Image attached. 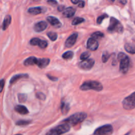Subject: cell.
Returning a JSON list of instances; mask_svg holds the SVG:
<instances>
[{
    "instance_id": "cell-1",
    "label": "cell",
    "mask_w": 135,
    "mask_h": 135,
    "mask_svg": "<svg viewBox=\"0 0 135 135\" xmlns=\"http://www.w3.org/2000/svg\"><path fill=\"white\" fill-rule=\"evenodd\" d=\"M86 113H84V112H79V113H75V114L69 117L68 118L63 120V123L74 126V125H76L80 123L83 122L84 119H86Z\"/></svg>"
},
{
    "instance_id": "cell-2",
    "label": "cell",
    "mask_w": 135,
    "mask_h": 135,
    "mask_svg": "<svg viewBox=\"0 0 135 135\" xmlns=\"http://www.w3.org/2000/svg\"><path fill=\"white\" fill-rule=\"evenodd\" d=\"M80 89L83 91L89 90H93L100 92L103 89L102 84L98 81L95 80H88L83 83V84L80 86Z\"/></svg>"
},
{
    "instance_id": "cell-3",
    "label": "cell",
    "mask_w": 135,
    "mask_h": 135,
    "mask_svg": "<svg viewBox=\"0 0 135 135\" xmlns=\"http://www.w3.org/2000/svg\"><path fill=\"white\" fill-rule=\"evenodd\" d=\"M70 129V125L63 123V124L58 125L49 131L46 135H61L69 131Z\"/></svg>"
},
{
    "instance_id": "cell-4",
    "label": "cell",
    "mask_w": 135,
    "mask_h": 135,
    "mask_svg": "<svg viewBox=\"0 0 135 135\" xmlns=\"http://www.w3.org/2000/svg\"><path fill=\"white\" fill-rule=\"evenodd\" d=\"M108 31L111 33H122L123 31V26L121 22L114 17H112L109 21V25L108 28Z\"/></svg>"
},
{
    "instance_id": "cell-5",
    "label": "cell",
    "mask_w": 135,
    "mask_h": 135,
    "mask_svg": "<svg viewBox=\"0 0 135 135\" xmlns=\"http://www.w3.org/2000/svg\"><path fill=\"white\" fill-rule=\"evenodd\" d=\"M123 107L126 110H132L135 108V92L125 98L122 102Z\"/></svg>"
},
{
    "instance_id": "cell-6",
    "label": "cell",
    "mask_w": 135,
    "mask_h": 135,
    "mask_svg": "<svg viewBox=\"0 0 135 135\" xmlns=\"http://www.w3.org/2000/svg\"><path fill=\"white\" fill-rule=\"evenodd\" d=\"M113 127L111 125H105L96 129L94 133V135H111L113 133Z\"/></svg>"
},
{
    "instance_id": "cell-7",
    "label": "cell",
    "mask_w": 135,
    "mask_h": 135,
    "mask_svg": "<svg viewBox=\"0 0 135 135\" xmlns=\"http://www.w3.org/2000/svg\"><path fill=\"white\" fill-rule=\"evenodd\" d=\"M129 64H130V59L128 57V56H127L124 59H121L120 61V72L123 74L127 73L128 72V70H129Z\"/></svg>"
},
{
    "instance_id": "cell-8",
    "label": "cell",
    "mask_w": 135,
    "mask_h": 135,
    "mask_svg": "<svg viewBox=\"0 0 135 135\" xmlns=\"http://www.w3.org/2000/svg\"><path fill=\"white\" fill-rule=\"evenodd\" d=\"M94 60L92 59H88L83 60L79 63V66L80 69L83 70H90L93 67L94 65Z\"/></svg>"
},
{
    "instance_id": "cell-9",
    "label": "cell",
    "mask_w": 135,
    "mask_h": 135,
    "mask_svg": "<svg viewBox=\"0 0 135 135\" xmlns=\"http://www.w3.org/2000/svg\"><path fill=\"white\" fill-rule=\"evenodd\" d=\"M30 44L32 46H38L40 48H46L47 46V42L46 41L42 40L38 38H34L30 40Z\"/></svg>"
},
{
    "instance_id": "cell-10",
    "label": "cell",
    "mask_w": 135,
    "mask_h": 135,
    "mask_svg": "<svg viewBox=\"0 0 135 135\" xmlns=\"http://www.w3.org/2000/svg\"><path fill=\"white\" fill-rule=\"evenodd\" d=\"M99 43L97 40L94 38H90L88 40L87 42V48L91 51H96L98 48Z\"/></svg>"
},
{
    "instance_id": "cell-11",
    "label": "cell",
    "mask_w": 135,
    "mask_h": 135,
    "mask_svg": "<svg viewBox=\"0 0 135 135\" xmlns=\"http://www.w3.org/2000/svg\"><path fill=\"white\" fill-rule=\"evenodd\" d=\"M77 37H78V34L77 33H73V34H71L69 37L66 40L65 44V46L67 47H71L74 44H75L76 42V39H77Z\"/></svg>"
},
{
    "instance_id": "cell-12",
    "label": "cell",
    "mask_w": 135,
    "mask_h": 135,
    "mask_svg": "<svg viewBox=\"0 0 135 135\" xmlns=\"http://www.w3.org/2000/svg\"><path fill=\"white\" fill-rule=\"evenodd\" d=\"M47 26V22H45V21H40V22H38L34 25V30L36 32H43L44 30H46Z\"/></svg>"
},
{
    "instance_id": "cell-13",
    "label": "cell",
    "mask_w": 135,
    "mask_h": 135,
    "mask_svg": "<svg viewBox=\"0 0 135 135\" xmlns=\"http://www.w3.org/2000/svg\"><path fill=\"white\" fill-rule=\"evenodd\" d=\"M47 22L50 24H51L52 26H55L56 28H59L61 26V23L60 21H59L58 18H57L56 17H52V16H50V17H47Z\"/></svg>"
},
{
    "instance_id": "cell-14",
    "label": "cell",
    "mask_w": 135,
    "mask_h": 135,
    "mask_svg": "<svg viewBox=\"0 0 135 135\" xmlns=\"http://www.w3.org/2000/svg\"><path fill=\"white\" fill-rule=\"evenodd\" d=\"M75 12H76V9L72 7H70L67 8L63 11V15L67 18H71V17H73Z\"/></svg>"
},
{
    "instance_id": "cell-15",
    "label": "cell",
    "mask_w": 135,
    "mask_h": 135,
    "mask_svg": "<svg viewBox=\"0 0 135 135\" xmlns=\"http://www.w3.org/2000/svg\"><path fill=\"white\" fill-rule=\"evenodd\" d=\"M50 59L47 58H42V59H38V62H37V65L38 67L40 69L45 68L47 67L50 63Z\"/></svg>"
},
{
    "instance_id": "cell-16",
    "label": "cell",
    "mask_w": 135,
    "mask_h": 135,
    "mask_svg": "<svg viewBox=\"0 0 135 135\" xmlns=\"http://www.w3.org/2000/svg\"><path fill=\"white\" fill-rule=\"evenodd\" d=\"M15 110L21 115H26L28 113V110L25 106L22 105H17L15 107Z\"/></svg>"
},
{
    "instance_id": "cell-17",
    "label": "cell",
    "mask_w": 135,
    "mask_h": 135,
    "mask_svg": "<svg viewBox=\"0 0 135 135\" xmlns=\"http://www.w3.org/2000/svg\"><path fill=\"white\" fill-rule=\"evenodd\" d=\"M37 62H38V58L34 56H31L29 57L24 61V65L25 66L34 65H37Z\"/></svg>"
},
{
    "instance_id": "cell-18",
    "label": "cell",
    "mask_w": 135,
    "mask_h": 135,
    "mask_svg": "<svg viewBox=\"0 0 135 135\" xmlns=\"http://www.w3.org/2000/svg\"><path fill=\"white\" fill-rule=\"evenodd\" d=\"M28 12L30 14L36 15H38L40 14V13H44V11L43 7H36L30 8V9L28 10Z\"/></svg>"
},
{
    "instance_id": "cell-19",
    "label": "cell",
    "mask_w": 135,
    "mask_h": 135,
    "mask_svg": "<svg viewBox=\"0 0 135 135\" xmlns=\"http://www.w3.org/2000/svg\"><path fill=\"white\" fill-rule=\"evenodd\" d=\"M28 77V75L27 74H18V75H16L15 76H13V77L11 78L10 80V84H14L15 83H16L17 81H18L19 79H27Z\"/></svg>"
},
{
    "instance_id": "cell-20",
    "label": "cell",
    "mask_w": 135,
    "mask_h": 135,
    "mask_svg": "<svg viewBox=\"0 0 135 135\" xmlns=\"http://www.w3.org/2000/svg\"><path fill=\"white\" fill-rule=\"evenodd\" d=\"M11 22V17L10 15H7L6 17H5L4 18L3 22V25H2V30H5L8 27H9V25Z\"/></svg>"
},
{
    "instance_id": "cell-21",
    "label": "cell",
    "mask_w": 135,
    "mask_h": 135,
    "mask_svg": "<svg viewBox=\"0 0 135 135\" xmlns=\"http://www.w3.org/2000/svg\"><path fill=\"white\" fill-rule=\"evenodd\" d=\"M125 50L131 54H135V45L131 43H127L125 45Z\"/></svg>"
},
{
    "instance_id": "cell-22",
    "label": "cell",
    "mask_w": 135,
    "mask_h": 135,
    "mask_svg": "<svg viewBox=\"0 0 135 135\" xmlns=\"http://www.w3.org/2000/svg\"><path fill=\"white\" fill-rule=\"evenodd\" d=\"M61 113L63 115H66L69 112L70 109L69 104H67V103H62L61 107Z\"/></svg>"
},
{
    "instance_id": "cell-23",
    "label": "cell",
    "mask_w": 135,
    "mask_h": 135,
    "mask_svg": "<svg viewBox=\"0 0 135 135\" xmlns=\"http://www.w3.org/2000/svg\"><path fill=\"white\" fill-rule=\"evenodd\" d=\"M73 52L71 51H68L67 52L64 53V54L62 55V57L64 59H72L73 57Z\"/></svg>"
},
{
    "instance_id": "cell-24",
    "label": "cell",
    "mask_w": 135,
    "mask_h": 135,
    "mask_svg": "<svg viewBox=\"0 0 135 135\" xmlns=\"http://www.w3.org/2000/svg\"><path fill=\"white\" fill-rule=\"evenodd\" d=\"M30 123H31V121H28V120H19L16 122V125L18 126H25Z\"/></svg>"
},
{
    "instance_id": "cell-25",
    "label": "cell",
    "mask_w": 135,
    "mask_h": 135,
    "mask_svg": "<svg viewBox=\"0 0 135 135\" xmlns=\"http://www.w3.org/2000/svg\"><path fill=\"white\" fill-rule=\"evenodd\" d=\"M47 35L51 41H55L57 38V34L54 32H50L47 33Z\"/></svg>"
},
{
    "instance_id": "cell-26",
    "label": "cell",
    "mask_w": 135,
    "mask_h": 135,
    "mask_svg": "<svg viewBox=\"0 0 135 135\" xmlns=\"http://www.w3.org/2000/svg\"><path fill=\"white\" fill-rule=\"evenodd\" d=\"M84 21V19L83 18H80V17H76L73 19V21H72V25H77L79 24L82 23Z\"/></svg>"
},
{
    "instance_id": "cell-27",
    "label": "cell",
    "mask_w": 135,
    "mask_h": 135,
    "mask_svg": "<svg viewBox=\"0 0 135 135\" xmlns=\"http://www.w3.org/2000/svg\"><path fill=\"white\" fill-rule=\"evenodd\" d=\"M91 36H92V38H95L96 40L100 39V38L104 37V34L102 32H96L93 33Z\"/></svg>"
},
{
    "instance_id": "cell-28",
    "label": "cell",
    "mask_w": 135,
    "mask_h": 135,
    "mask_svg": "<svg viewBox=\"0 0 135 135\" xmlns=\"http://www.w3.org/2000/svg\"><path fill=\"white\" fill-rule=\"evenodd\" d=\"M26 98H27V96L25 94H19L18 95V102L20 103H24L26 101Z\"/></svg>"
},
{
    "instance_id": "cell-29",
    "label": "cell",
    "mask_w": 135,
    "mask_h": 135,
    "mask_svg": "<svg viewBox=\"0 0 135 135\" xmlns=\"http://www.w3.org/2000/svg\"><path fill=\"white\" fill-rule=\"evenodd\" d=\"M90 56V53L88 52V51H85V52L83 53V54L80 55V58L82 61H83L86 60V59H88Z\"/></svg>"
},
{
    "instance_id": "cell-30",
    "label": "cell",
    "mask_w": 135,
    "mask_h": 135,
    "mask_svg": "<svg viewBox=\"0 0 135 135\" xmlns=\"http://www.w3.org/2000/svg\"><path fill=\"white\" fill-rule=\"evenodd\" d=\"M110 55L108 54V51H104V54L102 55V61L103 63H106L108 60L109 59Z\"/></svg>"
},
{
    "instance_id": "cell-31",
    "label": "cell",
    "mask_w": 135,
    "mask_h": 135,
    "mask_svg": "<svg viewBox=\"0 0 135 135\" xmlns=\"http://www.w3.org/2000/svg\"><path fill=\"white\" fill-rule=\"evenodd\" d=\"M108 15L107 14H104L100 16V17L97 18V24L100 25V24L102 22L103 20H104L105 18H108Z\"/></svg>"
},
{
    "instance_id": "cell-32",
    "label": "cell",
    "mask_w": 135,
    "mask_h": 135,
    "mask_svg": "<svg viewBox=\"0 0 135 135\" xmlns=\"http://www.w3.org/2000/svg\"><path fill=\"white\" fill-rule=\"evenodd\" d=\"M36 96L40 100H46V95L44 93H42V92H37V93L36 94Z\"/></svg>"
},
{
    "instance_id": "cell-33",
    "label": "cell",
    "mask_w": 135,
    "mask_h": 135,
    "mask_svg": "<svg viewBox=\"0 0 135 135\" xmlns=\"http://www.w3.org/2000/svg\"><path fill=\"white\" fill-rule=\"evenodd\" d=\"M127 56V55H125V54H124V53H123V52L119 53V54H118V56H117V57H118V60L119 61H121V59H124V58L126 57Z\"/></svg>"
},
{
    "instance_id": "cell-34",
    "label": "cell",
    "mask_w": 135,
    "mask_h": 135,
    "mask_svg": "<svg viewBox=\"0 0 135 135\" xmlns=\"http://www.w3.org/2000/svg\"><path fill=\"white\" fill-rule=\"evenodd\" d=\"M47 3L51 5H55L57 4V2L55 0H47Z\"/></svg>"
},
{
    "instance_id": "cell-35",
    "label": "cell",
    "mask_w": 135,
    "mask_h": 135,
    "mask_svg": "<svg viewBox=\"0 0 135 135\" xmlns=\"http://www.w3.org/2000/svg\"><path fill=\"white\" fill-rule=\"evenodd\" d=\"M78 5H79V7L83 8V7H84V5H85V3H84V1H82V0H81V1H80L79 2V3H78Z\"/></svg>"
},
{
    "instance_id": "cell-36",
    "label": "cell",
    "mask_w": 135,
    "mask_h": 135,
    "mask_svg": "<svg viewBox=\"0 0 135 135\" xmlns=\"http://www.w3.org/2000/svg\"><path fill=\"white\" fill-rule=\"evenodd\" d=\"M47 76L49 78V79H50L51 80H53V81H57L58 80L57 78L54 77V76H50V75H47Z\"/></svg>"
},
{
    "instance_id": "cell-37",
    "label": "cell",
    "mask_w": 135,
    "mask_h": 135,
    "mask_svg": "<svg viewBox=\"0 0 135 135\" xmlns=\"http://www.w3.org/2000/svg\"><path fill=\"white\" fill-rule=\"evenodd\" d=\"M0 84H1V91L0 92H2L3 88L4 86V79H1V81H0Z\"/></svg>"
},
{
    "instance_id": "cell-38",
    "label": "cell",
    "mask_w": 135,
    "mask_h": 135,
    "mask_svg": "<svg viewBox=\"0 0 135 135\" xmlns=\"http://www.w3.org/2000/svg\"><path fill=\"white\" fill-rule=\"evenodd\" d=\"M64 9H65V7L63 6V5H61V6L58 7V10H59V11H63Z\"/></svg>"
},
{
    "instance_id": "cell-39",
    "label": "cell",
    "mask_w": 135,
    "mask_h": 135,
    "mask_svg": "<svg viewBox=\"0 0 135 135\" xmlns=\"http://www.w3.org/2000/svg\"><path fill=\"white\" fill-rule=\"evenodd\" d=\"M71 1L73 3L77 4V3H79V2L80 1V0H71Z\"/></svg>"
},
{
    "instance_id": "cell-40",
    "label": "cell",
    "mask_w": 135,
    "mask_h": 135,
    "mask_svg": "<svg viewBox=\"0 0 135 135\" xmlns=\"http://www.w3.org/2000/svg\"><path fill=\"white\" fill-rule=\"evenodd\" d=\"M120 1L123 5H125L127 3V0H120Z\"/></svg>"
},
{
    "instance_id": "cell-41",
    "label": "cell",
    "mask_w": 135,
    "mask_h": 135,
    "mask_svg": "<svg viewBox=\"0 0 135 135\" xmlns=\"http://www.w3.org/2000/svg\"><path fill=\"white\" fill-rule=\"evenodd\" d=\"M108 1H109V2H113V1H115V0H108Z\"/></svg>"
},
{
    "instance_id": "cell-42",
    "label": "cell",
    "mask_w": 135,
    "mask_h": 135,
    "mask_svg": "<svg viewBox=\"0 0 135 135\" xmlns=\"http://www.w3.org/2000/svg\"><path fill=\"white\" fill-rule=\"evenodd\" d=\"M16 135H22V134H16Z\"/></svg>"
},
{
    "instance_id": "cell-43",
    "label": "cell",
    "mask_w": 135,
    "mask_h": 135,
    "mask_svg": "<svg viewBox=\"0 0 135 135\" xmlns=\"http://www.w3.org/2000/svg\"><path fill=\"white\" fill-rule=\"evenodd\" d=\"M134 23H135V21H134Z\"/></svg>"
}]
</instances>
